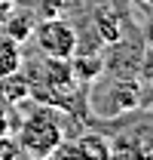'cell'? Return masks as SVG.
<instances>
[{
    "label": "cell",
    "instance_id": "4",
    "mask_svg": "<svg viewBox=\"0 0 153 160\" xmlns=\"http://www.w3.org/2000/svg\"><path fill=\"white\" fill-rule=\"evenodd\" d=\"M76 154L80 160H110L114 157V148H110V142L104 139V136H98V132H86V136H80L74 142Z\"/></svg>",
    "mask_w": 153,
    "mask_h": 160
},
{
    "label": "cell",
    "instance_id": "13",
    "mask_svg": "<svg viewBox=\"0 0 153 160\" xmlns=\"http://www.w3.org/2000/svg\"><path fill=\"white\" fill-rule=\"evenodd\" d=\"M138 3H141V6H150V3H153V0H138Z\"/></svg>",
    "mask_w": 153,
    "mask_h": 160
},
{
    "label": "cell",
    "instance_id": "12",
    "mask_svg": "<svg viewBox=\"0 0 153 160\" xmlns=\"http://www.w3.org/2000/svg\"><path fill=\"white\" fill-rule=\"evenodd\" d=\"M12 6H16V0H0V22H3V16H6Z\"/></svg>",
    "mask_w": 153,
    "mask_h": 160
},
{
    "label": "cell",
    "instance_id": "10",
    "mask_svg": "<svg viewBox=\"0 0 153 160\" xmlns=\"http://www.w3.org/2000/svg\"><path fill=\"white\" fill-rule=\"evenodd\" d=\"M64 12V0H43L37 6V16L40 19H55V16H61Z\"/></svg>",
    "mask_w": 153,
    "mask_h": 160
},
{
    "label": "cell",
    "instance_id": "8",
    "mask_svg": "<svg viewBox=\"0 0 153 160\" xmlns=\"http://www.w3.org/2000/svg\"><path fill=\"white\" fill-rule=\"evenodd\" d=\"M74 59V56H71ZM74 68H76V77L83 74L86 80H92L95 74H101V59L98 56H80V59H74Z\"/></svg>",
    "mask_w": 153,
    "mask_h": 160
},
{
    "label": "cell",
    "instance_id": "5",
    "mask_svg": "<svg viewBox=\"0 0 153 160\" xmlns=\"http://www.w3.org/2000/svg\"><path fill=\"white\" fill-rule=\"evenodd\" d=\"M21 71V43L0 34V80Z\"/></svg>",
    "mask_w": 153,
    "mask_h": 160
},
{
    "label": "cell",
    "instance_id": "9",
    "mask_svg": "<svg viewBox=\"0 0 153 160\" xmlns=\"http://www.w3.org/2000/svg\"><path fill=\"white\" fill-rule=\"evenodd\" d=\"M0 160H28V157H25V151L19 148L16 139L3 136V139H0Z\"/></svg>",
    "mask_w": 153,
    "mask_h": 160
},
{
    "label": "cell",
    "instance_id": "7",
    "mask_svg": "<svg viewBox=\"0 0 153 160\" xmlns=\"http://www.w3.org/2000/svg\"><path fill=\"white\" fill-rule=\"evenodd\" d=\"M95 22H98V34L107 40V43H114L116 37H119V19H116V12L114 9H98L95 12Z\"/></svg>",
    "mask_w": 153,
    "mask_h": 160
},
{
    "label": "cell",
    "instance_id": "3",
    "mask_svg": "<svg viewBox=\"0 0 153 160\" xmlns=\"http://www.w3.org/2000/svg\"><path fill=\"white\" fill-rule=\"evenodd\" d=\"M34 16L28 12V9H9L6 16H3V22H0V34L3 37H9V40H16V43H25V40H31V31H34Z\"/></svg>",
    "mask_w": 153,
    "mask_h": 160
},
{
    "label": "cell",
    "instance_id": "11",
    "mask_svg": "<svg viewBox=\"0 0 153 160\" xmlns=\"http://www.w3.org/2000/svg\"><path fill=\"white\" fill-rule=\"evenodd\" d=\"M3 136H9V114H6V108L0 105V139Z\"/></svg>",
    "mask_w": 153,
    "mask_h": 160
},
{
    "label": "cell",
    "instance_id": "6",
    "mask_svg": "<svg viewBox=\"0 0 153 160\" xmlns=\"http://www.w3.org/2000/svg\"><path fill=\"white\" fill-rule=\"evenodd\" d=\"M0 83H3L0 99L9 102V105H16V102H21V99H28V96H31V80L21 77L19 71H16V74H9V77H3Z\"/></svg>",
    "mask_w": 153,
    "mask_h": 160
},
{
    "label": "cell",
    "instance_id": "2",
    "mask_svg": "<svg viewBox=\"0 0 153 160\" xmlns=\"http://www.w3.org/2000/svg\"><path fill=\"white\" fill-rule=\"evenodd\" d=\"M34 40H37V49L46 56V59H67L76 56V46H80V37H76V28L64 16H55V19H40L34 25Z\"/></svg>",
    "mask_w": 153,
    "mask_h": 160
},
{
    "label": "cell",
    "instance_id": "1",
    "mask_svg": "<svg viewBox=\"0 0 153 160\" xmlns=\"http://www.w3.org/2000/svg\"><path fill=\"white\" fill-rule=\"evenodd\" d=\"M16 142H19V148L25 151L28 160H49V154L64 142V126H61L58 111L49 108V102L34 108L21 120Z\"/></svg>",
    "mask_w": 153,
    "mask_h": 160
}]
</instances>
